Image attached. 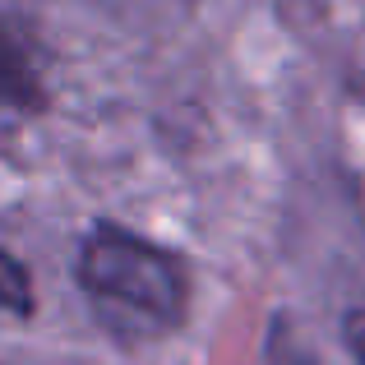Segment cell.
<instances>
[{"mask_svg": "<svg viewBox=\"0 0 365 365\" xmlns=\"http://www.w3.org/2000/svg\"><path fill=\"white\" fill-rule=\"evenodd\" d=\"M79 287L93 314L120 342H148L185 319V273L176 255L102 222L79 250Z\"/></svg>", "mask_w": 365, "mask_h": 365, "instance_id": "1", "label": "cell"}, {"mask_svg": "<svg viewBox=\"0 0 365 365\" xmlns=\"http://www.w3.org/2000/svg\"><path fill=\"white\" fill-rule=\"evenodd\" d=\"M46 88H42V61L33 51V37L19 24L0 19V139L14 134L42 111Z\"/></svg>", "mask_w": 365, "mask_h": 365, "instance_id": "2", "label": "cell"}, {"mask_svg": "<svg viewBox=\"0 0 365 365\" xmlns=\"http://www.w3.org/2000/svg\"><path fill=\"white\" fill-rule=\"evenodd\" d=\"M0 310L28 319L33 314V282H28V268L19 264L9 250H0Z\"/></svg>", "mask_w": 365, "mask_h": 365, "instance_id": "3", "label": "cell"}, {"mask_svg": "<svg viewBox=\"0 0 365 365\" xmlns=\"http://www.w3.org/2000/svg\"><path fill=\"white\" fill-rule=\"evenodd\" d=\"M347 347H351V356H356V365H365V310H356L347 319Z\"/></svg>", "mask_w": 365, "mask_h": 365, "instance_id": "4", "label": "cell"}]
</instances>
